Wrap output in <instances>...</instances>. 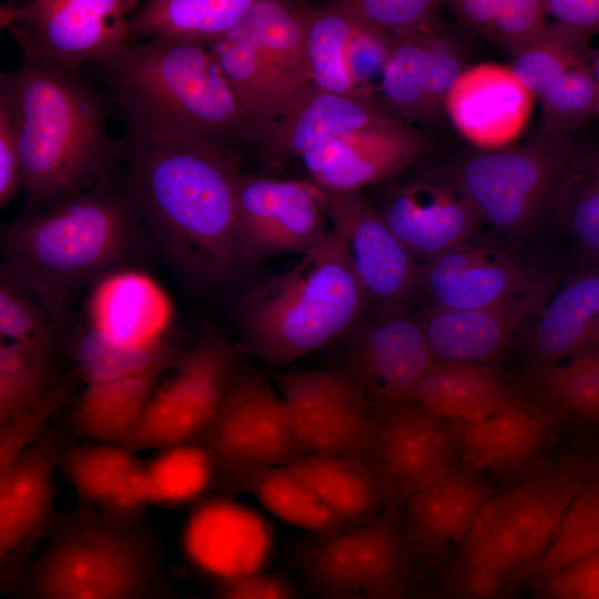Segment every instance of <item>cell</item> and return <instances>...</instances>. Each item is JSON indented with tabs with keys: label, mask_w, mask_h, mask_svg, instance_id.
<instances>
[{
	"label": "cell",
	"mask_w": 599,
	"mask_h": 599,
	"mask_svg": "<svg viewBox=\"0 0 599 599\" xmlns=\"http://www.w3.org/2000/svg\"><path fill=\"white\" fill-rule=\"evenodd\" d=\"M238 173L224 146L124 139L122 175L143 233L199 285L226 284L258 263L237 216Z\"/></svg>",
	"instance_id": "cell-1"
},
{
	"label": "cell",
	"mask_w": 599,
	"mask_h": 599,
	"mask_svg": "<svg viewBox=\"0 0 599 599\" xmlns=\"http://www.w3.org/2000/svg\"><path fill=\"white\" fill-rule=\"evenodd\" d=\"M18 129L27 214L121 175L124 139L106 130V102L71 74L23 59L0 77Z\"/></svg>",
	"instance_id": "cell-2"
},
{
	"label": "cell",
	"mask_w": 599,
	"mask_h": 599,
	"mask_svg": "<svg viewBox=\"0 0 599 599\" xmlns=\"http://www.w3.org/2000/svg\"><path fill=\"white\" fill-rule=\"evenodd\" d=\"M126 136L227 148L251 121L211 47L152 38L98 63Z\"/></svg>",
	"instance_id": "cell-3"
},
{
	"label": "cell",
	"mask_w": 599,
	"mask_h": 599,
	"mask_svg": "<svg viewBox=\"0 0 599 599\" xmlns=\"http://www.w3.org/2000/svg\"><path fill=\"white\" fill-rule=\"evenodd\" d=\"M599 478V451L578 449L491 495L448 567L463 599H494L542 556L577 496Z\"/></svg>",
	"instance_id": "cell-4"
},
{
	"label": "cell",
	"mask_w": 599,
	"mask_h": 599,
	"mask_svg": "<svg viewBox=\"0 0 599 599\" xmlns=\"http://www.w3.org/2000/svg\"><path fill=\"white\" fill-rule=\"evenodd\" d=\"M142 234L121 173L3 225L1 248L4 265L57 314L75 290L125 258Z\"/></svg>",
	"instance_id": "cell-5"
},
{
	"label": "cell",
	"mask_w": 599,
	"mask_h": 599,
	"mask_svg": "<svg viewBox=\"0 0 599 599\" xmlns=\"http://www.w3.org/2000/svg\"><path fill=\"white\" fill-rule=\"evenodd\" d=\"M368 302L333 229L294 267L243 297L240 348L270 364L291 363L346 331Z\"/></svg>",
	"instance_id": "cell-6"
},
{
	"label": "cell",
	"mask_w": 599,
	"mask_h": 599,
	"mask_svg": "<svg viewBox=\"0 0 599 599\" xmlns=\"http://www.w3.org/2000/svg\"><path fill=\"white\" fill-rule=\"evenodd\" d=\"M158 567L154 541L133 520L85 505L32 562L27 599H152Z\"/></svg>",
	"instance_id": "cell-7"
},
{
	"label": "cell",
	"mask_w": 599,
	"mask_h": 599,
	"mask_svg": "<svg viewBox=\"0 0 599 599\" xmlns=\"http://www.w3.org/2000/svg\"><path fill=\"white\" fill-rule=\"evenodd\" d=\"M136 7L133 0L4 3L0 6V24L23 59L77 74L85 63L98 64L135 42L129 18Z\"/></svg>",
	"instance_id": "cell-8"
},
{
	"label": "cell",
	"mask_w": 599,
	"mask_h": 599,
	"mask_svg": "<svg viewBox=\"0 0 599 599\" xmlns=\"http://www.w3.org/2000/svg\"><path fill=\"white\" fill-rule=\"evenodd\" d=\"M572 148L565 138L478 150L459 161L451 183L480 222L506 233L524 232L549 204L558 172Z\"/></svg>",
	"instance_id": "cell-9"
},
{
	"label": "cell",
	"mask_w": 599,
	"mask_h": 599,
	"mask_svg": "<svg viewBox=\"0 0 599 599\" xmlns=\"http://www.w3.org/2000/svg\"><path fill=\"white\" fill-rule=\"evenodd\" d=\"M234 352L215 336L197 343L174 377L152 395L121 446L133 453L164 449L202 435L233 380Z\"/></svg>",
	"instance_id": "cell-10"
},
{
	"label": "cell",
	"mask_w": 599,
	"mask_h": 599,
	"mask_svg": "<svg viewBox=\"0 0 599 599\" xmlns=\"http://www.w3.org/2000/svg\"><path fill=\"white\" fill-rule=\"evenodd\" d=\"M412 547L390 507L378 518L318 537L301 559L306 578L332 593L387 596L403 581Z\"/></svg>",
	"instance_id": "cell-11"
},
{
	"label": "cell",
	"mask_w": 599,
	"mask_h": 599,
	"mask_svg": "<svg viewBox=\"0 0 599 599\" xmlns=\"http://www.w3.org/2000/svg\"><path fill=\"white\" fill-rule=\"evenodd\" d=\"M277 383L305 453L367 458L377 410L348 372L286 373Z\"/></svg>",
	"instance_id": "cell-12"
},
{
	"label": "cell",
	"mask_w": 599,
	"mask_h": 599,
	"mask_svg": "<svg viewBox=\"0 0 599 599\" xmlns=\"http://www.w3.org/2000/svg\"><path fill=\"white\" fill-rule=\"evenodd\" d=\"M589 41L554 22L512 59L510 68L541 106V140L565 139L595 114L597 85Z\"/></svg>",
	"instance_id": "cell-13"
},
{
	"label": "cell",
	"mask_w": 599,
	"mask_h": 599,
	"mask_svg": "<svg viewBox=\"0 0 599 599\" xmlns=\"http://www.w3.org/2000/svg\"><path fill=\"white\" fill-rule=\"evenodd\" d=\"M201 436L217 464L234 469L284 466L305 454L284 399L255 377L233 378Z\"/></svg>",
	"instance_id": "cell-14"
},
{
	"label": "cell",
	"mask_w": 599,
	"mask_h": 599,
	"mask_svg": "<svg viewBox=\"0 0 599 599\" xmlns=\"http://www.w3.org/2000/svg\"><path fill=\"white\" fill-rule=\"evenodd\" d=\"M317 190L368 301L382 307L403 305L418 286L415 257L359 192Z\"/></svg>",
	"instance_id": "cell-15"
},
{
	"label": "cell",
	"mask_w": 599,
	"mask_h": 599,
	"mask_svg": "<svg viewBox=\"0 0 599 599\" xmlns=\"http://www.w3.org/2000/svg\"><path fill=\"white\" fill-rule=\"evenodd\" d=\"M235 201L242 232L258 261L285 253L304 255L329 233L315 185L238 173Z\"/></svg>",
	"instance_id": "cell-16"
},
{
	"label": "cell",
	"mask_w": 599,
	"mask_h": 599,
	"mask_svg": "<svg viewBox=\"0 0 599 599\" xmlns=\"http://www.w3.org/2000/svg\"><path fill=\"white\" fill-rule=\"evenodd\" d=\"M377 424L367 459L394 496L406 499L457 467L451 429L414 400L376 407Z\"/></svg>",
	"instance_id": "cell-17"
},
{
	"label": "cell",
	"mask_w": 599,
	"mask_h": 599,
	"mask_svg": "<svg viewBox=\"0 0 599 599\" xmlns=\"http://www.w3.org/2000/svg\"><path fill=\"white\" fill-rule=\"evenodd\" d=\"M434 363L423 321L402 305L388 306L358 333L348 373L382 407L413 400Z\"/></svg>",
	"instance_id": "cell-18"
},
{
	"label": "cell",
	"mask_w": 599,
	"mask_h": 599,
	"mask_svg": "<svg viewBox=\"0 0 599 599\" xmlns=\"http://www.w3.org/2000/svg\"><path fill=\"white\" fill-rule=\"evenodd\" d=\"M182 548L200 571L229 582L262 571L272 556L274 536L257 510L217 497L192 510L183 527Z\"/></svg>",
	"instance_id": "cell-19"
},
{
	"label": "cell",
	"mask_w": 599,
	"mask_h": 599,
	"mask_svg": "<svg viewBox=\"0 0 599 599\" xmlns=\"http://www.w3.org/2000/svg\"><path fill=\"white\" fill-rule=\"evenodd\" d=\"M558 284L556 274L534 278L521 292L474 309L432 308L423 321L435 361L480 363L500 354L539 314Z\"/></svg>",
	"instance_id": "cell-20"
},
{
	"label": "cell",
	"mask_w": 599,
	"mask_h": 599,
	"mask_svg": "<svg viewBox=\"0 0 599 599\" xmlns=\"http://www.w3.org/2000/svg\"><path fill=\"white\" fill-rule=\"evenodd\" d=\"M61 455L55 443L38 440L0 471L2 585L19 578L30 549L52 521L54 473Z\"/></svg>",
	"instance_id": "cell-21"
},
{
	"label": "cell",
	"mask_w": 599,
	"mask_h": 599,
	"mask_svg": "<svg viewBox=\"0 0 599 599\" xmlns=\"http://www.w3.org/2000/svg\"><path fill=\"white\" fill-rule=\"evenodd\" d=\"M465 61V48L446 31L395 38L380 80L386 108L408 122L437 120Z\"/></svg>",
	"instance_id": "cell-22"
},
{
	"label": "cell",
	"mask_w": 599,
	"mask_h": 599,
	"mask_svg": "<svg viewBox=\"0 0 599 599\" xmlns=\"http://www.w3.org/2000/svg\"><path fill=\"white\" fill-rule=\"evenodd\" d=\"M532 281L510 254L470 238L423 260L417 290L434 308L474 309L506 300Z\"/></svg>",
	"instance_id": "cell-23"
},
{
	"label": "cell",
	"mask_w": 599,
	"mask_h": 599,
	"mask_svg": "<svg viewBox=\"0 0 599 599\" xmlns=\"http://www.w3.org/2000/svg\"><path fill=\"white\" fill-rule=\"evenodd\" d=\"M425 146L419 133L396 119L333 140L302 159L315 186L347 193L398 175Z\"/></svg>",
	"instance_id": "cell-24"
},
{
	"label": "cell",
	"mask_w": 599,
	"mask_h": 599,
	"mask_svg": "<svg viewBox=\"0 0 599 599\" xmlns=\"http://www.w3.org/2000/svg\"><path fill=\"white\" fill-rule=\"evenodd\" d=\"M534 97L510 67L479 63L455 81L445 111L458 132L479 150L510 144L525 128Z\"/></svg>",
	"instance_id": "cell-25"
},
{
	"label": "cell",
	"mask_w": 599,
	"mask_h": 599,
	"mask_svg": "<svg viewBox=\"0 0 599 599\" xmlns=\"http://www.w3.org/2000/svg\"><path fill=\"white\" fill-rule=\"evenodd\" d=\"M395 118L365 98L307 87L271 122L251 138L272 158L301 156L352 132L390 123Z\"/></svg>",
	"instance_id": "cell-26"
},
{
	"label": "cell",
	"mask_w": 599,
	"mask_h": 599,
	"mask_svg": "<svg viewBox=\"0 0 599 599\" xmlns=\"http://www.w3.org/2000/svg\"><path fill=\"white\" fill-rule=\"evenodd\" d=\"M379 213L409 253L422 261L470 240L480 222L451 182L416 181L398 187Z\"/></svg>",
	"instance_id": "cell-27"
},
{
	"label": "cell",
	"mask_w": 599,
	"mask_h": 599,
	"mask_svg": "<svg viewBox=\"0 0 599 599\" xmlns=\"http://www.w3.org/2000/svg\"><path fill=\"white\" fill-rule=\"evenodd\" d=\"M490 496L474 470L458 467L409 496L404 527L412 549L433 557L459 547Z\"/></svg>",
	"instance_id": "cell-28"
},
{
	"label": "cell",
	"mask_w": 599,
	"mask_h": 599,
	"mask_svg": "<svg viewBox=\"0 0 599 599\" xmlns=\"http://www.w3.org/2000/svg\"><path fill=\"white\" fill-rule=\"evenodd\" d=\"M59 468L85 505L113 518L133 520L151 504L146 463L123 446L93 443L69 448Z\"/></svg>",
	"instance_id": "cell-29"
},
{
	"label": "cell",
	"mask_w": 599,
	"mask_h": 599,
	"mask_svg": "<svg viewBox=\"0 0 599 599\" xmlns=\"http://www.w3.org/2000/svg\"><path fill=\"white\" fill-rule=\"evenodd\" d=\"M453 433L468 465L515 476L538 466L548 435L544 418L512 396L483 419L457 423Z\"/></svg>",
	"instance_id": "cell-30"
},
{
	"label": "cell",
	"mask_w": 599,
	"mask_h": 599,
	"mask_svg": "<svg viewBox=\"0 0 599 599\" xmlns=\"http://www.w3.org/2000/svg\"><path fill=\"white\" fill-rule=\"evenodd\" d=\"M286 466L348 527L378 518L395 499L367 458L305 453Z\"/></svg>",
	"instance_id": "cell-31"
},
{
	"label": "cell",
	"mask_w": 599,
	"mask_h": 599,
	"mask_svg": "<svg viewBox=\"0 0 599 599\" xmlns=\"http://www.w3.org/2000/svg\"><path fill=\"white\" fill-rule=\"evenodd\" d=\"M92 327L128 345L160 341L169 318L163 292L146 276L121 272L98 284L89 303Z\"/></svg>",
	"instance_id": "cell-32"
},
{
	"label": "cell",
	"mask_w": 599,
	"mask_h": 599,
	"mask_svg": "<svg viewBox=\"0 0 599 599\" xmlns=\"http://www.w3.org/2000/svg\"><path fill=\"white\" fill-rule=\"evenodd\" d=\"M255 0H146L129 18L139 39H169L211 47L245 19Z\"/></svg>",
	"instance_id": "cell-33"
},
{
	"label": "cell",
	"mask_w": 599,
	"mask_h": 599,
	"mask_svg": "<svg viewBox=\"0 0 599 599\" xmlns=\"http://www.w3.org/2000/svg\"><path fill=\"white\" fill-rule=\"evenodd\" d=\"M211 49L251 121V135L256 128L278 116L304 91L268 64L242 22Z\"/></svg>",
	"instance_id": "cell-34"
},
{
	"label": "cell",
	"mask_w": 599,
	"mask_h": 599,
	"mask_svg": "<svg viewBox=\"0 0 599 599\" xmlns=\"http://www.w3.org/2000/svg\"><path fill=\"white\" fill-rule=\"evenodd\" d=\"M599 315V261L573 275L536 316L531 352L547 366L579 352Z\"/></svg>",
	"instance_id": "cell-35"
},
{
	"label": "cell",
	"mask_w": 599,
	"mask_h": 599,
	"mask_svg": "<svg viewBox=\"0 0 599 599\" xmlns=\"http://www.w3.org/2000/svg\"><path fill=\"white\" fill-rule=\"evenodd\" d=\"M511 395L484 364L435 361L413 400L434 416L457 423L483 419Z\"/></svg>",
	"instance_id": "cell-36"
},
{
	"label": "cell",
	"mask_w": 599,
	"mask_h": 599,
	"mask_svg": "<svg viewBox=\"0 0 599 599\" xmlns=\"http://www.w3.org/2000/svg\"><path fill=\"white\" fill-rule=\"evenodd\" d=\"M156 376L87 383L71 417L77 434L94 443L121 446L152 397Z\"/></svg>",
	"instance_id": "cell-37"
},
{
	"label": "cell",
	"mask_w": 599,
	"mask_h": 599,
	"mask_svg": "<svg viewBox=\"0 0 599 599\" xmlns=\"http://www.w3.org/2000/svg\"><path fill=\"white\" fill-rule=\"evenodd\" d=\"M308 12L292 2L255 0L242 21L268 64L300 90L312 84L306 55Z\"/></svg>",
	"instance_id": "cell-38"
},
{
	"label": "cell",
	"mask_w": 599,
	"mask_h": 599,
	"mask_svg": "<svg viewBox=\"0 0 599 599\" xmlns=\"http://www.w3.org/2000/svg\"><path fill=\"white\" fill-rule=\"evenodd\" d=\"M576 244L599 261V146H573L556 177L549 200Z\"/></svg>",
	"instance_id": "cell-39"
},
{
	"label": "cell",
	"mask_w": 599,
	"mask_h": 599,
	"mask_svg": "<svg viewBox=\"0 0 599 599\" xmlns=\"http://www.w3.org/2000/svg\"><path fill=\"white\" fill-rule=\"evenodd\" d=\"M258 469L247 486L275 518L318 537L348 528L286 465Z\"/></svg>",
	"instance_id": "cell-40"
},
{
	"label": "cell",
	"mask_w": 599,
	"mask_h": 599,
	"mask_svg": "<svg viewBox=\"0 0 599 599\" xmlns=\"http://www.w3.org/2000/svg\"><path fill=\"white\" fill-rule=\"evenodd\" d=\"M353 26L354 18L332 4L309 9L306 55L311 82L323 91L365 98L352 80L346 64V48Z\"/></svg>",
	"instance_id": "cell-41"
},
{
	"label": "cell",
	"mask_w": 599,
	"mask_h": 599,
	"mask_svg": "<svg viewBox=\"0 0 599 599\" xmlns=\"http://www.w3.org/2000/svg\"><path fill=\"white\" fill-rule=\"evenodd\" d=\"M216 465L201 444L162 449L146 463L151 504L181 505L199 499L210 489Z\"/></svg>",
	"instance_id": "cell-42"
},
{
	"label": "cell",
	"mask_w": 599,
	"mask_h": 599,
	"mask_svg": "<svg viewBox=\"0 0 599 599\" xmlns=\"http://www.w3.org/2000/svg\"><path fill=\"white\" fill-rule=\"evenodd\" d=\"M74 354L87 383L159 374L170 358V351L162 339L146 345H128L93 328L80 336Z\"/></svg>",
	"instance_id": "cell-43"
},
{
	"label": "cell",
	"mask_w": 599,
	"mask_h": 599,
	"mask_svg": "<svg viewBox=\"0 0 599 599\" xmlns=\"http://www.w3.org/2000/svg\"><path fill=\"white\" fill-rule=\"evenodd\" d=\"M48 353L44 346L1 341L0 425L37 405L55 385Z\"/></svg>",
	"instance_id": "cell-44"
},
{
	"label": "cell",
	"mask_w": 599,
	"mask_h": 599,
	"mask_svg": "<svg viewBox=\"0 0 599 599\" xmlns=\"http://www.w3.org/2000/svg\"><path fill=\"white\" fill-rule=\"evenodd\" d=\"M599 550V478L572 501L550 545L525 573L531 579L558 571Z\"/></svg>",
	"instance_id": "cell-45"
},
{
	"label": "cell",
	"mask_w": 599,
	"mask_h": 599,
	"mask_svg": "<svg viewBox=\"0 0 599 599\" xmlns=\"http://www.w3.org/2000/svg\"><path fill=\"white\" fill-rule=\"evenodd\" d=\"M539 385L564 413L599 425V349H582L542 367Z\"/></svg>",
	"instance_id": "cell-46"
},
{
	"label": "cell",
	"mask_w": 599,
	"mask_h": 599,
	"mask_svg": "<svg viewBox=\"0 0 599 599\" xmlns=\"http://www.w3.org/2000/svg\"><path fill=\"white\" fill-rule=\"evenodd\" d=\"M437 0H339L331 4L357 20L385 29L397 39L437 34L445 31Z\"/></svg>",
	"instance_id": "cell-47"
},
{
	"label": "cell",
	"mask_w": 599,
	"mask_h": 599,
	"mask_svg": "<svg viewBox=\"0 0 599 599\" xmlns=\"http://www.w3.org/2000/svg\"><path fill=\"white\" fill-rule=\"evenodd\" d=\"M45 312L52 313L30 286L4 265L0 277L1 338L49 348Z\"/></svg>",
	"instance_id": "cell-48"
},
{
	"label": "cell",
	"mask_w": 599,
	"mask_h": 599,
	"mask_svg": "<svg viewBox=\"0 0 599 599\" xmlns=\"http://www.w3.org/2000/svg\"><path fill=\"white\" fill-rule=\"evenodd\" d=\"M394 43L395 37L385 29L354 18L346 64L352 80L365 98L369 99L373 81L382 80Z\"/></svg>",
	"instance_id": "cell-49"
},
{
	"label": "cell",
	"mask_w": 599,
	"mask_h": 599,
	"mask_svg": "<svg viewBox=\"0 0 599 599\" xmlns=\"http://www.w3.org/2000/svg\"><path fill=\"white\" fill-rule=\"evenodd\" d=\"M70 385L57 383L33 407L0 425V471L40 438L48 420L67 400Z\"/></svg>",
	"instance_id": "cell-50"
},
{
	"label": "cell",
	"mask_w": 599,
	"mask_h": 599,
	"mask_svg": "<svg viewBox=\"0 0 599 599\" xmlns=\"http://www.w3.org/2000/svg\"><path fill=\"white\" fill-rule=\"evenodd\" d=\"M546 18L544 0H499L490 40L515 57L540 38Z\"/></svg>",
	"instance_id": "cell-51"
},
{
	"label": "cell",
	"mask_w": 599,
	"mask_h": 599,
	"mask_svg": "<svg viewBox=\"0 0 599 599\" xmlns=\"http://www.w3.org/2000/svg\"><path fill=\"white\" fill-rule=\"evenodd\" d=\"M530 582L540 599H599V550Z\"/></svg>",
	"instance_id": "cell-52"
},
{
	"label": "cell",
	"mask_w": 599,
	"mask_h": 599,
	"mask_svg": "<svg viewBox=\"0 0 599 599\" xmlns=\"http://www.w3.org/2000/svg\"><path fill=\"white\" fill-rule=\"evenodd\" d=\"M23 191L18 129L8 108L0 102V204Z\"/></svg>",
	"instance_id": "cell-53"
},
{
	"label": "cell",
	"mask_w": 599,
	"mask_h": 599,
	"mask_svg": "<svg viewBox=\"0 0 599 599\" xmlns=\"http://www.w3.org/2000/svg\"><path fill=\"white\" fill-rule=\"evenodd\" d=\"M215 599H298V595L283 576L261 571L224 582Z\"/></svg>",
	"instance_id": "cell-54"
},
{
	"label": "cell",
	"mask_w": 599,
	"mask_h": 599,
	"mask_svg": "<svg viewBox=\"0 0 599 599\" xmlns=\"http://www.w3.org/2000/svg\"><path fill=\"white\" fill-rule=\"evenodd\" d=\"M547 16L583 37L599 34V0H544Z\"/></svg>",
	"instance_id": "cell-55"
},
{
	"label": "cell",
	"mask_w": 599,
	"mask_h": 599,
	"mask_svg": "<svg viewBox=\"0 0 599 599\" xmlns=\"http://www.w3.org/2000/svg\"><path fill=\"white\" fill-rule=\"evenodd\" d=\"M457 22L490 39L499 0L446 1Z\"/></svg>",
	"instance_id": "cell-56"
},
{
	"label": "cell",
	"mask_w": 599,
	"mask_h": 599,
	"mask_svg": "<svg viewBox=\"0 0 599 599\" xmlns=\"http://www.w3.org/2000/svg\"><path fill=\"white\" fill-rule=\"evenodd\" d=\"M582 349H599V315L595 319L580 351Z\"/></svg>",
	"instance_id": "cell-57"
},
{
	"label": "cell",
	"mask_w": 599,
	"mask_h": 599,
	"mask_svg": "<svg viewBox=\"0 0 599 599\" xmlns=\"http://www.w3.org/2000/svg\"><path fill=\"white\" fill-rule=\"evenodd\" d=\"M590 64L592 75L597 85V92L599 91V48L592 49L590 52Z\"/></svg>",
	"instance_id": "cell-58"
},
{
	"label": "cell",
	"mask_w": 599,
	"mask_h": 599,
	"mask_svg": "<svg viewBox=\"0 0 599 599\" xmlns=\"http://www.w3.org/2000/svg\"><path fill=\"white\" fill-rule=\"evenodd\" d=\"M595 114L599 116V91L597 92V101H596Z\"/></svg>",
	"instance_id": "cell-59"
},
{
	"label": "cell",
	"mask_w": 599,
	"mask_h": 599,
	"mask_svg": "<svg viewBox=\"0 0 599 599\" xmlns=\"http://www.w3.org/2000/svg\"><path fill=\"white\" fill-rule=\"evenodd\" d=\"M359 599H393V598H389L388 596H382V597H364Z\"/></svg>",
	"instance_id": "cell-60"
}]
</instances>
